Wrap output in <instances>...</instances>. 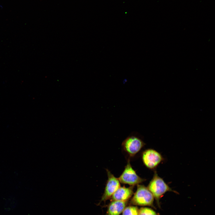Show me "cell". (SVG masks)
Masks as SVG:
<instances>
[{
	"mask_svg": "<svg viewBox=\"0 0 215 215\" xmlns=\"http://www.w3.org/2000/svg\"><path fill=\"white\" fill-rule=\"evenodd\" d=\"M139 209L134 205L126 207L123 210L122 215H138Z\"/></svg>",
	"mask_w": 215,
	"mask_h": 215,
	"instance_id": "cell-9",
	"label": "cell"
},
{
	"mask_svg": "<svg viewBox=\"0 0 215 215\" xmlns=\"http://www.w3.org/2000/svg\"><path fill=\"white\" fill-rule=\"evenodd\" d=\"M127 203V202L111 201L108 206L105 215H120Z\"/></svg>",
	"mask_w": 215,
	"mask_h": 215,
	"instance_id": "cell-8",
	"label": "cell"
},
{
	"mask_svg": "<svg viewBox=\"0 0 215 215\" xmlns=\"http://www.w3.org/2000/svg\"><path fill=\"white\" fill-rule=\"evenodd\" d=\"M138 215H158L152 209L148 207L141 208L139 211Z\"/></svg>",
	"mask_w": 215,
	"mask_h": 215,
	"instance_id": "cell-10",
	"label": "cell"
},
{
	"mask_svg": "<svg viewBox=\"0 0 215 215\" xmlns=\"http://www.w3.org/2000/svg\"><path fill=\"white\" fill-rule=\"evenodd\" d=\"M142 159L144 165L150 170L155 169L164 159L160 153L151 148L147 149L142 152Z\"/></svg>",
	"mask_w": 215,
	"mask_h": 215,
	"instance_id": "cell-5",
	"label": "cell"
},
{
	"mask_svg": "<svg viewBox=\"0 0 215 215\" xmlns=\"http://www.w3.org/2000/svg\"><path fill=\"white\" fill-rule=\"evenodd\" d=\"M145 143L139 137L131 135L127 137L122 142V149L128 157V159L134 157L141 150Z\"/></svg>",
	"mask_w": 215,
	"mask_h": 215,
	"instance_id": "cell-3",
	"label": "cell"
},
{
	"mask_svg": "<svg viewBox=\"0 0 215 215\" xmlns=\"http://www.w3.org/2000/svg\"><path fill=\"white\" fill-rule=\"evenodd\" d=\"M126 165L122 173L118 178L122 183L134 186L142 183L145 180L138 175L133 168L130 163V159H128Z\"/></svg>",
	"mask_w": 215,
	"mask_h": 215,
	"instance_id": "cell-4",
	"label": "cell"
},
{
	"mask_svg": "<svg viewBox=\"0 0 215 215\" xmlns=\"http://www.w3.org/2000/svg\"><path fill=\"white\" fill-rule=\"evenodd\" d=\"M134 187L120 186L112 196L110 198L111 201L127 202L133 194Z\"/></svg>",
	"mask_w": 215,
	"mask_h": 215,
	"instance_id": "cell-7",
	"label": "cell"
},
{
	"mask_svg": "<svg viewBox=\"0 0 215 215\" xmlns=\"http://www.w3.org/2000/svg\"><path fill=\"white\" fill-rule=\"evenodd\" d=\"M154 197L147 187L144 185H137L136 190L132 197L130 205L134 206H149L155 208Z\"/></svg>",
	"mask_w": 215,
	"mask_h": 215,
	"instance_id": "cell-2",
	"label": "cell"
},
{
	"mask_svg": "<svg viewBox=\"0 0 215 215\" xmlns=\"http://www.w3.org/2000/svg\"><path fill=\"white\" fill-rule=\"evenodd\" d=\"M106 171L108 179L104 192L99 204L102 202H105L110 199L114 193L121 186L118 178L116 177L108 169H106Z\"/></svg>",
	"mask_w": 215,
	"mask_h": 215,
	"instance_id": "cell-6",
	"label": "cell"
},
{
	"mask_svg": "<svg viewBox=\"0 0 215 215\" xmlns=\"http://www.w3.org/2000/svg\"><path fill=\"white\" fill-rule=\"evenodd\" d=\"M155 199L158 206H160L159 202L160 199L168 192H173L177 193L173 190L164 180L154 171L153 177L147 187Z\"/></svg>",
	"mask_w": 215,
	"mask_h": 215,
	"instance_id": "cell-1",
	"label": "cell"
}]
</instances>
